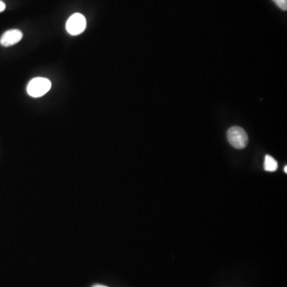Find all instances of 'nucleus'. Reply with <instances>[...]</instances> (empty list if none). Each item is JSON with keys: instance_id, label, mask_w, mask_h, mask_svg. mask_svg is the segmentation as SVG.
<instances>
[{"instance_id": "1", "label": "nucleus", "mask_w": 287, "mask_h": 287, "mask_svg": "<svg viewBox=\"0 0 287 287\" xmlns=\"http://www.w3.org/2000/svg\"><path fill=\"white\" fill-rule=\"evenodd\" d=\"M50 88H52V82L49 79L45 78H36L30 82L26 90L30 96L40 98L45 95Z\"/></svg>"}, {"instance_id": "2", "label": "nucleus", "mask_w": 287, "mask_h": 287, "mask_svg": "<svg viewBox=\"0 0 287 287\" xmlns=\"http://www.w3.org/2000/svg\"><path fill=\"white\" fill-rule=\"evenodd\" d=\"M228 139L233 147L238 150L245 148L248 146V136L244 128L238 126L232 127L228 132Z\"/></svg>"}, {"instance_id": "3", "label": "nucleus", "mask_w": 287, "mask_h": 287, "mask_svg": "<svg viewBox=\"0 0 287 287\" xmlns=\"http://www.w3.org/2000/svg\"><path fill=\"white\" fill-rule=\"evenodd\" d=\"M66 30L72 36H78L86 28V20L85 16L80 13H75L67 20Z\"/></svg>"}, {"instance_id": "4", "label": "nucleus", "mask_w": 287, "mask_h": 287, "mask_svg": "<svg viewBox=\"0 0 287 287\" xmlns=\"http://www.w3.org/2000/svg\"><path fill=\"white\" fill-rule=\"evenodd\" d=\"M22 38V33L20 30H9L2 34L0 38V44L4 46H12L18 44Z\"/></svg>"}, {"instance_id": "5", "label": "nucleus", "mask_w": 287, "mask_h": 287, "mask_svg": "<svg viewBox=\"0 0 287 287\" xmlns=\"http://www.w3.org/2000/svg\"><path fill=\"white\" fill-rule=\"evenodd\" d=\"M264 170L266 171L276 172L278 170V162L274 158H272V156L266 155L264 162Z\"/></svg>"}, {"instance_id": "6", "label": "nucleus", "mask_w": 287, "mask_h": 287, "mask_svg": "<svg viewBox=\"0 0 287 287\" xmlns=\"http://www.w3.org/2000/svg\"><path fill=\"white\" fill-rule=\"evenodd\" d=\"M273 1L278 8H281L282 10H287V0H273Z\"/></svg>"}, {"instance_id": "7", "label": "nucleus", "mask_w": 287, "mask_h": 287, "mask_svg": "<svg viewBox=\"0 0 287 287\" xmlns=\"http://www.w3.org/2000/svg\"><path fill=\"white\" fill-rule=\"evenodd\" d=\"M5 8H6V5H5V4H4L2 1L0 0V12H4V10H5Z\"/></svg>"}, {"instance_id": "8", "label": "nucleus", "mask_w": 287, "mask_h": 287, "mask_svg": "<svg viewBox=\"0 0 287 287\" xmlns=\"http://www.w3.org/2000/svg\"><path fill=\"white\" fill-rule=\"evenodd\" d=\"M92 287H108V286H106L99 285V284H98V285H94Z\"/></svg>"}, {"instance_id": "9", "label": "nucleus", "mask_w": 287, "mask_h": 287, "mask_svg": "<svg viewBox=\"0 0 287 287\" xmlns=\"http://www.w3.org/2000/svg\"><path fill=\"white\" fill-rule=\"evenodd\" d=\"M284 171H285L286 173H287V166H286L285 168H284Z\"/></svg>"}]
</instances>
